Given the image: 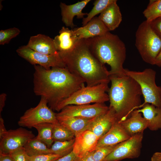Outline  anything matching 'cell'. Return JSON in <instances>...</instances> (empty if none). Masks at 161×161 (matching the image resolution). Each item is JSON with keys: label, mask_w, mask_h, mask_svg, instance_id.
Segmentation results:
<instances>
[{"label": "cell", "mask_w": 161, "mask_h": 161, "mask_svg": "<svg viewBox=\"0 0 161 161\" xmlns=\"http://www.w3.org/2000/svg\"><path fill=\"white\" fill-rule=\"evenodd\" d=\"M80 39L74 33L73 30L63 27L59 35L53 39L54 45L58 52H65L72 49Z\"/></svg>", "instance_id": "obj_18"}, {"label": "cell", "mask_w": 161, "mask_h": 161, "mask_svg": "<svg viewBox=\"0 0 161 161\" xmlns=\"http://www.w3.org/2000/svg\"><path fill=\"white\" fill-rule=\"evenodd\" d=\"M125 74L131 77L139 84L144 99L141 106L149 103L161 107V86L156 83V72L151 68L137 71L125 69Z\"/></svg>", "instance_id": "obj_7"}, {"label": "cell", "mask_w": 161, "mask_h": 161, "mask_svg": "<svg viewBox=\"0 0 161 161\" xmlns=\"http://www.w3.org/2000/svg\"><path fill=\"white\" fill-rule=\"evenodd\" d=\"M35 137L31 131L22 127L7 130L0 140V153L11 154L23 147L29 140Z\"/></svg>", "instance_id": "obj_11"}, {"label": "cell", "mask_w": 161, "mask_h": 161, "mask_svg": "<svg viewBox=\"0 0 161 161\" xmlns=\"http://www.w3.org/2000/svg\"><path fill=\"white\" fill-rule=\"evenodd\" d=\"M16 52L20 56L34 66L39 65L46 69L53 67H66L58 53L45 54L33 51L26 45L20 47Z\"/></svg>", "instance_id": "obj_10"}, {"label": "cell", "mask_w": 161, "mask_h": 161, "mask_svg": "<svg viewBox=\"0 0 161 161\" xmlns=\"http://www.w3.org/2000/svg\"><path fill=\"white\" fill-rule=\"evenodd\" d=\"M56 113L48 106L47 100L41 97L37 105L27 109L19 118L18 125L21 127L31 128L44 123H58Z\"/></svg>", "instance_id": "obj_8"}, {"label": "cell", "mask_w": 161, "mask_h": 161, "mask_svg": "<svg viewBox=\"0 0 161 161\" xmlns=\"http://www.w3.org/2000/svg\"><path fill=\"white\" fill-rule=\"evenodd\" d=\"M10 154L14 161H30V157L26 153L23 147L18 149Z\"/></svg>", "instance_id": "obj_33"}, {"label": "cell", "mask_w": 161, "mask_h": 161, "mask_svg": "<svg viewBox=\"0 0 161 161\" xmlns=\"http://www.w3.org/2000/svg\"><path fill=\"white\" fill-rule=\"evenodd\" d=\"M26 45L33 51L45 54L58 53L53 39L44 34H39L30 37Z\"/></svg>", "instance_id": "obj_19"}, {"label": "cell", "mask_w": 161, "mask_h": 161, "mask_svg": "<svg viewBox=\"0 0 161 161\" xmlns=\"http://www.w3.org/2000/svg\"><path fill=\"white\" fill-rule=\"evenodd\" d=\"M62 157L52 153L43 154L30 157V161H56Z\"/></svg>", "instance_id": "obj_32"}, {"label": "cell", "mask_w": 161, "mask_h": 161, "mask_svg": "<svg viewBox=\"0 0 161 161\" xmlns=\"http://www.w3.org/2000/svg\"><path fill=\"white\" fill-rule=\"evenodd\" d=\"M56 117L58 122L72 132L75 136L87 130L93 119H87L74 117L57 116Z\"/></svg>", "instance_id": "obj_23"}, {"label": "cell", "mask_w": 161, "mask_h": 161, "mask_svg": "<svg viewBox=\"0 0 161 161\" xmlns=\"http://www.w3.org/2000/svg\"><path fill=\"white\" fill-rule=\"evenodd\" d=\"M7 95L5 93H2L0 95V115H1L3 109L5 105Z\"/></svg>", "instance_id": "obj_38"}, {"label": "cell", "mask_w": 161, "mask_h": 161, "mask_svg": "<svg viewBox=\"0 0 161 161\" xmlns=\"http://www.w3.org/2000/svg\"><path fill=\"white\" fill-rule=\"evenodd\" d=\"M117 2L115 0L110 4L98 17L109 31L115 30L122 21V14Z\"/></svg>", "instance_id": "obj_20"}, {"label": "cell", "mask_w": 161, "mask_h": 161, "mask_svg": "<svg viewBox=\"0 0 161 161\" xmlns=\"http://www.w3.org/2000/svg\"><path fill=\"white\" fill-rule=\"evenodd\" d=\"M109 109V107L104 103L69 105L64 107L56 115L92 119L105 113Z\"/></svg>", "instance_id": "obj_12"}, {"label": "cell", "mask_w": 161, "mask_h": 161, "mask_svg": "<svg viewBox=\"0 0 161 161\" xmlns=\"http://www.w3.org/2000/svg\"><path fill=\"white\" fill-rule=\"evenodd\" d=\"M118 144L102 147L95 149L93 154L95 161H102L114 150Z\"/></svg>", "instance_id": "obj_31"}, {"label": "cell", "mask_w": 161, "mask_h": 161, "mask_svg": "<svg viewBox=\"0 0 161 161\" xmlns=\"http://www.w3.org/2000/svg\"><path fill=\"white\" fill-rule=\"evenodd\" d=\"M143 136V133H138L118 143L102 161H119L138 157L141 153Z\"/></svg>", "instance_id": "obj_9"}, {"label": "cell", "mask_w": 161, "mask_h": 161, "mask_svg": "<svg viewBox=\"0 0 161 161\" xmlns=\"http://www.w3.org/2000/svg\"><path fill=\"white\" fill-rule=\"evenodd\" d=\"M143 14L146 20L149 22L161 17V0L150 1Z\"/></svg>", "instance_id": "obj_29"}, {"label": "cell", "mask_w": 161, "mask_h": 161, "mask_svg": "<svg viewBox=\"0 0 161 161\" xmlns=\"http://www.w3.org/2000/svg\"><path fill=\"white\" fill-rule=\"evenodd\" d=\"M33 91L44 98L48 106L55 110L57 105L85 86V82L71 73L66 68L53 67L46 69L34 65Z\"/></svg>", "instance_id": "obj_1"}, {"label": "cell", "mask_w": 161, "mask_h": 161, "mask_svg": "<svg viewBox=\"0 0 161 161\" xmlns=\"http://www.w3.org/2000/svg\"><path fill=\"white\" fill-rule=\"evenodd\" d=\"M23 148L30 157L51 153L50 148L36 137L29 140Z\"/></svg>", "instance_id": "obj_24"}, {"label": "cell", "mask_w": 161, "mask_h": 161, "mask_svg": "<svg viewBox=\"0 0 161 161\" xmlns=\"http://www.w3.org/2000/svg\"><path fill=\"white\" fill-rule=\"evenodd\" d=\"M7 131L5 127L4 120L0 115V140L6 134Z\"/></svg>", "instance_id": "obj_36"}, {"label": "cell", "mask_w": 161, "mask_h": 161, "mask_svg": "<svg viewBox=\"0 0 161 161\" xmlns=\"http://www.w3.org/2000/svg\"><path fill=\"white\" fill-rule=\"evenodd\" d=\"M79 158L76 156L73 151L67 155L64 156L56 161H78Z\"/></svg>", "instance_id": "obj_35"}, {"label": "cell", "mask_w": 161, "mask_h": 161, "mask_svg": "<svg viewBox=\"0 0 161 161\" xmlns=\"http://www.w3.org/2000/svg\"><path fill=\"white\" fill-rule=\"evenodd\" d=\"M90 50L102 64L110 67V75H125L123 64L126 48L118 35L109 32L105 34L86 39Z\"/></svg>", "instance_id": "obj_4"}, {"label": "cell", "mask_w": 161, "mask_h": 161, "mask_svg": "<svg viewBox=\"0 0 161 161\" xmlns=\"http://www.w3.org/2000/svg\"><path fill=\"white\" fill-rule=\"evenodd\" d=\"M99 138L92 132L85 130L75 136L73 151L80 158L86 154L95 151Z\"/></svg>", "instance_id": "obj_13"}, {"label": "cell", "mask_w": 161, "mask_h": 161, "mask_svg": "<svg viewBox=\"0 0 161 161\" xmlns=\"http://www.w3.org/2000/svg\"><path fill=\"white\" fill-rule=\"evenodd\" d=\"M154 65L161 67V50L156 59Z\"/></svg>", "instance_id": "obj_41"}, {"label": "cell", "mask_w": 161, "mask_h": 161, "mask_svg": "<svg viewBox=\"0 0 161 161\" xmlns=\"http://www.w3.org/2000/svg\"><path fill=\"white\" fill-rule=\"evenodd\" d=\"M38 132L36 137L50 148L54 141L52 138L53 124L44 123L34 126Z\"/></svg>", "instance_id": "obj_25"}, {"label": "cell", "mask_w": 161, "mask_h": 161, "mask_svg": "<svg viewBox=\"0 0 161 161\" xmlns=\"http://www.w3.org/2000/svg\"><path fill=\"white\" fill-rule=\"evenodd\" d=\"M94 151L86 154L80 158L78 161H95L93 156Z\"/></svg>", "instance_id": "obj_37"}, {"label": "cell", "mask_w": 161, "mask_h": 161, "mask_svg": "<svg viewBox=\"0 0 161 161\" xmlns=\"http://www.w3.org/2000/svg\"><path fill=\"white\" fill-rule=\"evenodd\" d=\"M115 0H96L93 3L94 6L87 16L83 19L82 26H85L95 16L100 14L110 4Z\"/></svg>", "instance_id": "obj_28"}, {"label": "cell", "mask_w": 161, "mask_h": 161, "mask_svg": "<svg viewBox=\"0 0 161 161\" xmlns=\"http://www.w3.org/2000/svg\"><path fill=\"white\" fill-rule=\"evenodd\" d=\"M20 30L13 27L0 31V45L8 44L11 40L16 37L20 33Z\"/></svg>", "instance_id": "obj_30"}, {"label": "cell", "mask_w": 161, "mask_h": 161, "mask_svg": "<svg viewBox=\"0 0 161 161\" xmlns=\"http://www.w3.org/2000/svg\"><path fill=\"white\" fill-rule=\"evenodd\" d=\"M131 137L119 122L116 121L109 130L99 139L96 149L102 147L117 144Z\"/></svg>", "instance_id": "obj_16"}, {"label": "cell", "mask_w": 161, "mask_h": 161, "mask_svg": "<svg viewBox=\"0 0 161 161\" xmlns=\"http://www.w3.org/2000/svg\"><path fill=\"white\" fill-rule=\"evenodd\" d=\"M118 122L131 137L138 133H143L148 128L146 120L137 109L134 110L126 119Z\"/></svg>", "instance_id": "obj_21"}, {"label": "cell", "mask_w": 161, "mask_h": 161, "mask_svg": "<svg viewBox=\"0 0 161 161\" xmlns=\"http://www.w3.org/2000/svg\"><path fill=\"white\" fill-rule=\"evenodd\" d=\"M0 161H14L10 154L0 153Z\"/></svg>", "instance_id": "obj_39"}, {"label": "cell", "mask_w": 161, "mask_h": 161, "mask_svg": "<svg viewBox=\"0 0 161 161\" xmlns=\"http://www.w3.org/2000/svg\"><path fill=\"white\" fill-rule=\"evenodd\" d=\"M116 121L117 120L115 112L109 107L106 113L93 119L87 130L92 132L100 139L109 130Z\"/></svg>", "instance_id": "obj_14"}, {"label": "cell", "mask_w": 161, "mask_h": 161, "mask_svg": "<svg viewBox=\"0 0 161 161\" xmlns=\"http://www.w3.org/2000/svg\"><path fill=\"white\" fill-rule=\"evenodd\" d=\"M75 138L67 141H54L50 147L51 153L64 156L70 153L73 149Z\"/></svg>", "instance_id": "obj_27"}, {"label": "cell", "mask_w": 161, "mask_h": 161, "mask_svg": "<svg viewBox=\"0 0 161 161\" xmlns=\"http://www.w3.org/2000/svg\"><path fill=\"white\" fill-rule=\"evenodd\" d=\"M75 134L59 123L53 124L52 138L54 141H65L75 138Z\"/></svg>", "instance_id": "obj_26"}, {"label": "cell", "mask_w": 161, "mask_h": 161, "mask_svg": "<svg viewBox=\"0 0 161 161\" xmlns=\"http://www.w3.org/2000/svg\"><path fill=\"white\" fill-rule=\"evenodd\" d=\"M58 53L65 68L87 86L110 82L109 71L92 54L86 39L79 40L71 50Z\"/></svg>", "instance_id": "obj_2"}, {"label": "cell", "mask_w": 161, "mask_h": 161, "mask_svg": "<svg viewBox=\"0 0 161 161\" xmlns=\"http://www.w3.org/2000/svg\"><path fill=\"white\" fill-rule=\"evenodd\" d=\"M109 82H104L92 86H85L76 91L57 106L55 110L59 112L69 105H80L92 103H104L109 100L108 92Z\"/></svg>", "instance_id": "obj_6"}, {"label": "cell", "mask_w": 161, "mask_h": 161, "mask_svg": "<svg viewBox=\"0 0 161 161\" xmlns=\"http://www.w3.org/2000/svg\"><path fill=\"white\" fill-rule=\"evenodd\" d=\"M90 1V0H84L69 5L61 2L60 6L62 20L66 27L72 28L75 26L73 22L75 16H76L78 18H83L85 15H87L88 13H83L82 11Z\"/></svg>", "instance_id": "obj_15"}, {"label": "cell", "mask_w": 161, "mask_h": 161, "mask_svg": "<svg viewBox=\"0 0 161 161\" xmlns=\"http://www.w3.org/2000/svg\"><path fill=\"white\" fill-rule=\"evenodd\" d=\"M135 45L143 61L154 65L161 50V39L150 22L145 20L138 26L135 34Z\"/></svg>", "instance_id": "obj_5"}, {"label": "cell", "mask_w": 161, "mask_h": 161, "mask_svg": "<svg viewBox=\"0 0 161 161\" xmlns=\"http://www.w3.org/2000/svg\"><path fill=\"white\" fill-rule=\"evenodd\" d=\"M140 109H137L143 114L148 123V128L152 131L161 129V107L146 103L142 106Z\"/></svg>", "instance_id": "obj_22"}, {"label": "cell", "mask_w": 161, "mask_h": 161, "mask_svg": "<svg viewBox=\"0 0 161 161\" xmlns=\"http://www.w3.org/2000/svg\"><path fill=\"white\" fill-rule=\"evenodd\" d=\"M153 29L161 39V17L150 22Z\"/></svg>", "instance_id": "obj_34"}, {"label": "cell", "mask_w": 161, "mask_h": 161, "mask_svg": "<svg viewBox=\"0 0 161 161\" xmlns=\"http://www.w3.org/2000/svg\"><path fill=\"white\" fill-rule=\"evenodd\" d=\"M151 161H161V152H156L152 155Z\"/></svg>", "instance_id": "obj_40"}, {"label": "cell", "mask_w": 161, "mask_h": 161, "mask_svg": "<svg viewBox=\"0 0 161 161\" xmlns=\"http://www.w3.org/2000/svg\"><path fill=\"white\" fill-rule=\"evenodd\" d=\"M109 80V107L115 112L118 121L124 120L142 104L140 87L134 80L125 74L110 75Z\"/></svg>", "instance_id": "obj_3"}, {"label": "cell", "mask_w": 161, "mask_h": 161, "mask_svg": "<svg viewBox=\"0 0 161 161\" xmlns=\"http://www.w3.org/2000/svg\"><path fill=\"white\" fill-rule=\"evenodd\" d=\"M73 30L80 39L101 36L109 31L98 17H95L84 26Z\"/></svg>", "instance_id": "obj_17"}]
</instances>
